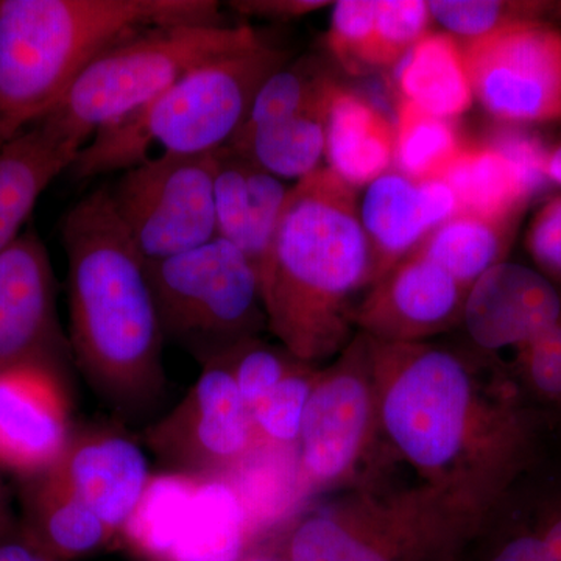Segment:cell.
Masks as SVG:
<instances>
[{"instance_id": "20", "label": "cell", "mask_w": 561, "mask_h": 561, "mask_svg": "<svg viewBox=\"0 0 561 561\" xmlns=\"http://www.w3.org/2000/svg\"><path fill=\"white\" fill-rule=\"evenodd\" d=\"M79 151L39 121L0 149V253L20 238L41 194Z\"/></svg>"}, {"instance_id": "28", "label": "cell", "mask_w": 561, "mask_h": 561, "mask_svg": "<svg viewBox=\"0 0 561 561\" xmlns=\"http://www.w3.org/2000/svg\"><path fill=\"white\" fill-rule=\"evenodd\" d=\"M463 146L453 121L432 116L400 99L393 168L402 175L413 181L442 179Z\"/></svg>"}, {"instance_id": "30", "label": "cell", "mask_w": 561, "mask_h": 561, "mask_svg": "<svg viewBox=\"0 0 561 561\" xmlns=\"http://www.w3.org/2000/svg\"><path fill=\"white\" fill-rule=\"evenodd\" d=\"M332 83L334 80L309 58L291 65L286 62L262 83L251 103L249 116L236 135H245L268 122L298 113L319 99Z\"/></svg>"}, {"instance_id": "44", "label": "cell", "mask_w": 561, "mask_h": 561, "mask_svg": "<svg viewBox=\"0 0 561 561\" xmlns=\"http://www.w3.org/2000/svg\"><path fill=\"white\" fill-rule=\"evenodd\" d=\"M548 175L552 186H559L561 190V144L551 150L549 157Z\"/></svg>"}, {"instance_id": "39", "label": "cell", "mask_w": 561, "mask_h": 561, "mask_svg": "<svg viewBox=\"0 0 561 561\" xmlns=\"http://www.w3.org/2000/svg\"><path fill=\"white\" fill-rule=\"evenodd\" d=\"M321 0H236L228 7L243 18H262L271 21L300 20L306 14L323 9Z\"/></svg>"}, {"instance_id": "35", "label": "cell", "mask_w": 561, "mask_h": 561, "mask_svg": "<svg viewBox=\"0 0 561 561\" xmlns=\"http://www.w3.org/2000/svg\"><path fill=\"white\" fill-rule=\"evenodd\" d=\"M432 20L430 5L421 0H378L373 69L390 68L415 46Z\"/></svg>"}, {"instance_id": "32", "label": "cell", "mask_w": 561, "mask_h": 561, "mask_svg": "<svg viewBox=\"0 0 561 561\" xmlns=\"http://www.w3.org/2000/svg\"><path fill=\"white\" fill-rule=\"evenodd\" d=\"M286 556V561H386L357 541L327 505L294 519Z\"/></svg>"}, {"instance_id": "45", "label": "cell", "mask_w": 561, "mask_h": 561, "mask_svg": "<svg viewBox=\"0 0 561 561\" xmlns=\"http://www.w3.org/2000/svg\"><path fill=\"white\" fill-rule=\"evenodd\" d=\"M239 561H283V560L267 559V557H250V559H247V557H243V559L239 560Z\"/></svg>"}, {"instance_id": "1", "label": "cell", "mask_w": 561, "mask_h": 561, "mask_svg": "<svg viewBox=\"0 0 561 561\" xmlns=\"http://www.w3.org/2000/svg\"><path fill=\"white\" fill-rule=\"evenodd\" d=\"M368 341L379 435L421 483L489 515L537 443V412L511 373L430 342Z\"/></svg>"}, {"instance_id": "29", "label": "cell", "mask_w": 561, "mask_h": 561, "mask_svg": "<svg viewBox=\"0 0 561 561\" xmlns=\"http://www.w3.org/2000/svg\"><path fill=\"white\" fill-rule=\"evenodd\" d=\"M432 20L459 41L482 38L519 22L561 25V2L541 0H432Z\"/></svg>"}, {"instance_id": "41", "label": "cell", "mask_w": 561, "mask_h": 561, "mask_svg": "<svg viewBox=\"0 0 561 561\" xmlns=\"http://www.w3.org/2000/svg\"><path fill=\"white\" fill-rule=\"evenodd\" d=\"M493 561H549L540 535H523L501 549Z\"/></svg>"}, {"instance_id": "33", "label": "cell", "mask_w": 561, "mask_h": 561, "mask_svg": "<svg viewBox=\"0 0 561 561\" xmlns=\"http://www.w3.org/2000/svg\"><path fill=\"white\" fill-rule=\"evenodd\" d=\"M512 378L527 404L561 411V320L516 351Z\"/></svg>"}, {"instance_id": "5", "label": "cell", "mask_w": 561, "mask_h": 561, "mask_svg": "<svg viewBox=\"0 0 561 561\" xmlns=\"http://www.w3.org/2000/svg\"><path fill=\"white\" fill-rule=\"evenodd\" d=\"M287 60V51L261 43L191 70L142 108L95 133L68 169L70 179L127 171L149 158L153 144L162 153H214L241 130L262 83Z\"/></svg>"}, {"instance_id": "18", "label": "cell", "mask_w": 561, "mask_h": 561, "mask_svg": "<svg viewBox=\"0 0 561 561\" xmlns=\"http://www.w3.org/2000/svg\"><path fill=\"white\" fill-rule=\"evenodd\" d=\"M214 161L216 238L241 250L261 276L290 186L227 146L214 151Z\"/></svg>"}, {"instance_id": "42", "label": "cell", "mask_w": 561, "mask_h": 561, "mask_svg": "<svg viewBox=\"0 0 561 561\" xmlns=\"http://www.w3.org/2000/svg\"><path fill=\"white\" fill-rule=\"evenodd\" d=\"M557 511L540 534L549 561H561V507Z\"/></svg>"}, {"instance_id": "23", "label": "cell", "mask_w": 561, "mask_h": 561, "mask_svg": "<svg viewBox=\"0 0 561 561\" xmlns=\"http://www.w3.org/2000/svg\"><path fill=\"white\" fill-rule=\"evenodd\" d=\"M335 87L337 81L289 117L268 122L245 135H236L227 147L276 179L300 181L311 175L327 157L328 113Z\"/></svg>"}, {"instance_id": "22", "label": "cell", "mask_w": 561, "mask_h": 561, "mask_svg": "<svg viewBox=\"0 0 561 561\" xmlns=\"http://www.w3.org/2000/svg\"><path fill=\"white\" fill-rule=\"evenodd\" d=\"M359 213L371 250L373 283L412 254L432 231L420 181L391 169L368 184Z\"/></svg>"}, {"instance_id": "21", "label": "cell", "mask_w": 561, "mask_h": 561, "mask_svg": "<svg viewBox=\"0 0 561 561\" xmlns=\"http://www.w3.org/2000/svg\"><path fill=\"white\" fill-rule=\"evenodd\" d=\"M393 154L394 124L378 106L337 83L328 113V168L357 190L389 172Z\"/></svg>"}, {"instance_id": "40", "label": "cell", "mask_w": 561, "mask_h": 561, "mask_svg": "<svg viewBox=\"0 0 561 561\" xmlns=\"http://www.w3.org/2000/svg\"><path fill=\"white\" fill-rule=\"evenodd\" d=\"M0 561H58L41 552L38 548L25 540L20 530L16 529L0 537Z\"/></svg>"}, {"instance_id": "7", "label": "cell", "mask_w": 561, "mask_h": 561, "mask_svg": "<svg viewBox=\"0 0 561 561\" xmlns=\"http://www.w3.org/2000/svg\"><path fill=\"white\" fill-rule=\"evenodd\" d=\"M147 265L165 341L203 365L267 328L260 276L241 250L214 238L205 245Z\"/></svg>"}, {"instance_id": "13", "label": "cell", "mask_w": 561, "mask_h": 561, "mask_svg": "<svg viewBox=\"0 0 561 561\" xmlns=\"http://www.w3.org/2000/svg\"><path fill=\"white\" fill-rule=\"evenodd\" d=\"M69 356L54 265L31 228L0 253V368L46 365L61 371Z\"/></svg>"}, {"instance_id": "24", "label": "cell", "mask_w": 561, "mask_h": 561, "mask_svg": "<svg viewBox=\"0 0 561 561\" xmlns=\"http://www.w3.org/2000/svg\"><path fill=\"white\" fill-rule=\"evenodd\" d=\"M393 79L402 101L442 119L453 121L474 101L459 39L449 33H426L394 65Z\"/></svg>"}, {"instance_id": "43", "label": "cell", "mask_w": 561, "mask_h": 561, "mask_svg": "<svg viewBox=\"0 0 561 561\" xmlns=\"http://www.w3.org/2000/svg\"><path fill=\"white\" fill-rule=\"evenodd\" d=\"M18 524L20 522L14 518L9 490H7L5 483L2 481V470H0V537L16 529Z\"/></svg>"}, {"instance_id": "3", "label": "cell", "mask_w": 561, "mask_h": 561, "mask_svg": "<svg viewBox=\"0 0 561 561\" xmlns=\"http://www.w3.org/2000/svg\"><path fill=\"white\" fill-rule=\"evenodd\" d=\"M373 278L356 187L330 168L297 181L260 276L268 331L295 359L319 367L357 334Z\"/></svg>"}, {"instance_id": "17", "label": "cell", "mask_w": 561, "mask_h": 561, "mask_svg": "<svg viewBox=\"0 0 561 561\" xmlns=\"http://www.w3.org/2000/svg\"><path fill=\"white\" fill-rule=\"evenodd\" d=\"M54 468L98 515L113 540L130 519L151 478L138 443L110 427L73 432Z\"/></svg>"}, {"instance_id": "31", "label": "cell", "mask_w": 561, "mask_h": 561, "mask_svg": "<svg viewBox=\"0 0 561 561\" xmlns=\"http://www.w3.org/2000/svg\"><path fill=\"white\" fill-rule=\"evenodd\" d=\"M321 368L298 362L253 409L257 445L297 446L306 405Z\"/></svg>"}, {"instance_id": "26", "label": "cell", "mask_w": 561, "mask_h": 561, "mask_svg": "<svg viewBox=\"0 0 561 561\" xmlns=\"http://www.w3.org/2000/svg\"><path fill=\"white\" fill-rule=\"evenodd\" d=\"M451 186L461 213L516 224L534 201L511 161L486 140L465 144L442 176Z\"/></svg>"}, {"instance_id": "6", "label": "cell", "mask_w": 561, "mask_h": 561, "mask_svg": "<svg viewBox=\"0 0 561 561\" xmlns=\"http://www.w3.org/2000/svg\"><path fill=\"white\" fill-rule=\"evenodd\" d=\"M261 43L247 24L151 28L92 61L38 121L81 150L95 133L142 108L191 70Z\"/></svg>"}, {"instance_id": "4", "label": "cell", "mask_w": 561, "mask_h": 561, "mask_svg": "<svg viewBox=\"0 0 561 561\" xmlns=\"http://www.w3.org/2000/svg\"><path fill=\"white\" fill-rule=\"evenodd\" d=\"M216 0H0V149L92 61L151 28L224 24Z\"/></svg>"}, {"instance_id": "12", "label": "cell", "mask_w": 561, "mask_h": 561, "mask_svg": "<svg viewBox=\"0 0 561 561\" xmlns=\"http://www.w3.org/2000/svg\"><path fill=\"white\" fill-rule=\"evenodd\" d=\"M147 443L171 471L227 476L257 446L256 431L230 368L221 357L147 431Z\"/></svg>"}, {"instance_id": "8", "label": "cell", "mask_w": 561, "mask_h": 561, "mask_svg": "<svg viewBox=\"0 0 561 561\" xmlns=\"http://www.w3.org/2000/svg\"><path fill=\"white\" fill-rule=\"evenodd\" d=\"M119 537L139 561H239L254 540L225 476L171 470L151 474Z\"/></svg>"}, {"instance_id": "19", "label": "cell", "mask_w": 561, "mask_h": 561, "mask_svg": "<svg viewBox=\"0 0 561 561\" xmlns=\"http://www.w3.org/2000/svg\"><path fill=\"white\" fill-rule=\"evenodd\" d=\"M21 508L22 537L51 559H83L113 541L98 515L54 467L22 479Z\"/></svg>"}, {"instance_id": "25", "label": "cell", "mask_w": 561, "mask_h": 561, "mask_svg": "<svg viewBox=\"0 0 561 561\" xmlns=\"http://www.w3.org/2000/svg\"><path fill=\"white\" fill-rule=\"evenodd\" d=\"M225 478L241 497L254 538L300 515L308 489L297 446L257 445Z\"/></svg>"}, {"instance_id": "27", "label": "cell", "mask_w": 561, "mask_h": 561, "mask_svg": "<svg viewBox=\"0 0 561 561\" xmlns=\"http://www.w3.org/2000/svg\"><path fill=\"white\" fill-rule=\"evenodd\" d=\"M515 224L491 221L468 213L431 231L413 253L438 265L470 290L483 273L505 261Z\"/></svg>"}, {"instance_id": "15", "label": "cell", "mask_w": 561, "mask_h": 561, "mask_svg": "<svg viewBox=\"0 0 561 561\" xmlns=\"http://www.w3.org/2000/svg\"><path fill=\"white\" fill-rule=\"evenodd\" d=\"M467 294L438 265L409 254L365 291L357 332L378 342H427L461 323Z\"/></svg>"}, {"instance_id": "37", "label": "cell", "mask_w": 561, "mask_h": 561, "mask_svg": "<svg viewBox=\"0 0 561 561\" xmlns=\"http://www.w3.org/2000/svg\"><path fill=\"white\" fill-rule=\"evenodd\" d=\"M485 140L511 161L534 201L552 186L548 175L551 150L534 131L526 127L500 124V127L489 133Z\"/></svg>"}, {"instance_id": "16", "label": "cell", "mask_w": 561, "mask_h": 561, "mask_svg": "<svg viewBox=\"0 0 561 561\" xmlns=\"http://www.w3.org/2000/svg\"><path fill=\"white\" fill-rule=\"evenodd\" d=\"M561 320V289L537 268L500 262L468 290L461 323L485 356L523 348Z\"/></svg>"}, {"instance_id": "36", "label": "cell", "mask_w": 561, "mask_h": 561, "mask_svg": "<svg viewBox=\"0 0 561 561\" xmlns=\"http://www.w3.org/2000/svg\"><path fill=\"white\" fill-rule=\"evenodd\" d=\"M219 357L230 368L249 411L262 398L267 397L275 389L276 383L300 362L287 353L283 346L275 348V346L265 345L260 339L243 342Z\"/></svg>"}, {"instance_id": "14", "label": "cell", "mask_w": 561, "mask_h": 561, "mask_svg": "<svg viewBox=\"0 0 561 561\" xmlns=\"http://www.w3.org/2000/svg\"><path fill=\"white\" fill-rule=\"evenodd\" d=\"M72 434L60 370L46 365L0 368V470L21 479L49 470Z\"/></svg>"}, {"instance_id": "38", "label": "cell", "mask_w": 561, "mask_h": 561, "mask_svg": "<svg viewBox=\"0 0 561 561\" xmlns=\"http://www.w3.org/2000/svg\"><path fill=\"white\" fill-rule=\"evenodd\" d=\"M526 247L537 271L561 289V192L549 195L531 217Z\"/></svg>"}, {"instance_id": "2", "label": "cell", "mask_w": 561, "mask_h": 561, "mask_svg": "<svg viewBox=\"0 0 561 561\" xmlns=\"http://www.w3.org/2000/svg\"><path fill=\"white\" fill-rule=\"evenodd\" d=\"M61 242L73 360L111 409L128 419L147 415L165 391V339L146 262L114 210L110 187L65 214Z\"/></svg>"}, {"instance_id": "10", "label": "cell", "mask_w": 561, "mask_h": 561, "mask_svg": "<svg viewBox=\"0 0 561 561\" xmlns=\"http://www.w3.org/2000/svg\"><path fill=\"white\" fill-rule=\"evenodd\" d=\"M379 435L378 394L370 341H353L321 368L306 405L298 457L309 494L351 481Z\"/></svg>"}, {"instance_id": "34", "label": "cell", "mask_w": 561, "mask_h": 561, "mask_svg": "<svg viewBox=\"0 0 561 561\" xmlns=\"http://www.w3.org/2000/svg\"><path fill=\"white\" fill-rule=\"evenodd\" d=\"M378 0H342L334 3L328 47L346 72L364 76L373 70Z\"/></svg>"}, {"instance_id": "9", "label": "cell", "mask_w": 561, "mask_h": 561, "mask_svg": "<svg viewBox=\"0 0 561 561\" xmlns=\"http://www.w3.org/2000/svg\"><path fill=\"white\" fill-rule=\"evenodd\" d=\"M214 153H162L124 171L110 190L114 210L146 264L216 238Z\"/></svg>"}, {"instance_id": "11", "label": "cell", "mask_w": 561, "mask_h": 561, "mask_svg": "<svg viewBox=\"0 0 561 561\" xmlns=\"http://www.w3.org/2000/svg\"><path fill=\"white\" fill-rule=\"evenodd\" d=\"M472 94L502 125L561 122V25L519 22L459 41Z\"/></svg>"}]
</instances>
